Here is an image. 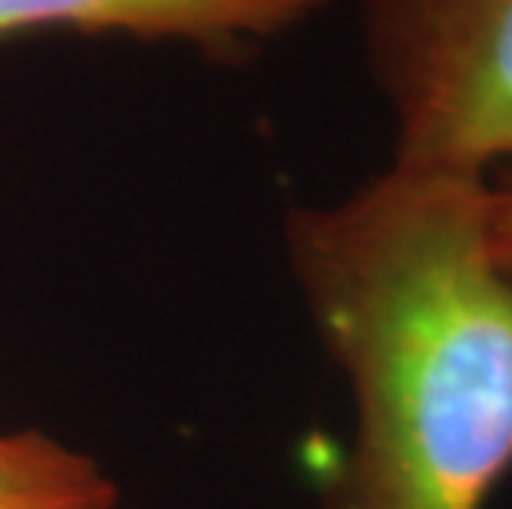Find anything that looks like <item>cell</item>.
I'll use <instances>...</instances> for the list:
<instances>
[{
  "mask_svg": "<svg viewBox=\"0 0 512 509\" xmlns=\"http://www.w3.org/2000/svg\"><path fill=\"white\" fill-rule=\"evenodd\" d=\"M285 248L354 404L324 509H486L512 476V265L489 242V176L390 162L294 209Z\"/></svg>",
  "mask_w": 512,
  "mask_h": 509,
  "instance_id": "1",
  "label": "cell"
},
{
  "mask_svg": "<svg viewBox=\"0 0 512 509\" xmlns=\"http://www.w3.org/2000/svg\"><path fill=\"white\" fill-rule=\"evenodd\" d=\"M394 162L493 176L512 162V0H364Z\"/></svg>",
  "mask_w": 512,
  "mask_h": 509,
  "instance_id": "2",
  "label": "cell"
},
{
  "mask_svg": "<svg viewBox=\"0 0 512 509\" xmlns=\"http://www.w3.org/2000/svg\"><path fill=\"white\" fill-rule=\"evenodd\" d=\"M331 0H0V40L76 30L146 40H192L238 53L304 24Z\"/></svg>",
  "mask_w": 512,
  "mask_h": 509,
  "instance_id": "3",
  "label": "cell"
},
{
  "mask_svg": "<svg viewBox=\"0 0 512 509\" xmlns=\"http://www.w3.org/2000/svg\"><path fill=\"white\" fill-rule=\"evenodd\" d=\"M100 463L40 430L0 433V509H116Z\"/></svg>",
  "mask_w": 512,
  "mask_h": 509,
  "instance_id": "4",
  "label": "cell"
},
{
  "mask_svg": "<svg viewBox=\"0 0 512 509\" xmlns=\"http://www.w3.org/2000/svg\"><path fill=\"white\" fill-rule=\"evenodd\" d=\"M489 242L499 262L512 265V162L489 176Z\"/></svg>",
  "mask_w": 512,
  "mask_h": 509,
  "instance_id": "5",
  "label": "cell"
}]
</instances>
